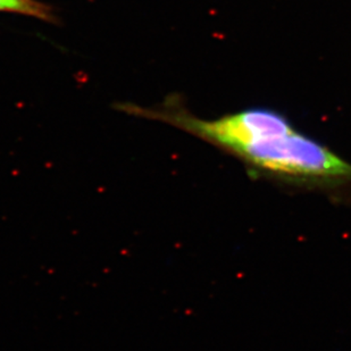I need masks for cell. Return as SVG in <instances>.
I'll use <instances>...</instances> for the list:
<instances>
[{
  "label": "cell",
  "mask_w": 351,
  "mask_h": 351,
  "mask_svg": "<svg viewBox=\"0 0 351 351\" xmlns=\"http://www.w3.org/2000/svg\"><path fill=\"white\" fill-rule=\"evenodd\" d=\"M119 108L169 123L204 140L240 160L256 178L335 195L351 191V162L300 132L285 114L273 108L249 107L219 119H202L190 113L176 96L156 108L129 104Z\"/></svg>",
  "instance_id": "6da1fadb"
},
{
  "label": "cell",
  "mask_w": 351,
  "mask_h": 351,
  "mask_svg": "<svg viewBox=\"0 0 351 351\" xmlns=\"http://www.w3.org/2000/svg\"><path fill=\"white\" fill-rule=\"evenodd\" d=\"M0 12L23 14L46 22H55L53 7L40 0H0Z\"/></svg>",
  "instance_id": "7a4b0ae2"
}]
</instances>
